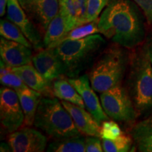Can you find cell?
Returning a JSON list of instances; mask_svg holds the SVG:
<instances>
[{"label":"cell","mask_w":152,"mask_h":152,"mask_svg":"<svg viewBox=\"0 0 152 152\" xmlns=\"http://www.w3.org/2000/svg\"><path fill=\"white\" fill-rule=\"evenodd\" d=\"M0 151L1 152L5 151H12L11 148L9 145V143H5V142H2L1 144V148H0Z\"/></svg>","instance_id":"33"},{"label":"cell","mask_w":152,"mask_h":152,"mask_svg":"<svg viewBox=\"0 0 152 152\" xmlns=\"http://www.w3.org/2000/svg\"><path fill=\"white\" fill-rule=\"evenodd\" d=\"M98 21L99 18L93 20L92 22L87 23L83 24L82 26H77V27L73 28L71 31L68 32L54 46H56V45H58V43L61 42L63 41L75 40V39H81V38H84L89 35L99 33V30L98 28Z\"/></svg>","instance_id":"22"},{"label":"cell","mask_w":152,"mask_h":152,"mask_svg":"<svg viewBox=\"0 0 152 152\" xmlns=\"http://www.w3.org/2000/svg\"><path fill=\"white\" fill-rule=\"evenodd\" d=\"M32 62L36 69L49 83L64 76L59 58L53 48H46L33 56Z\"/></svg>","instance_id":"12"},{"label":"cell","mask_w":152,"mask_h":152,"mask_svg":"<svg viewBox=\"0 0 152 152\" xmlns=\"http://www.w3.org/2000/svg\"><path fill=\"white\" fill-rule=\"evenodd\" d=\"M134 1L145 15L149 24H152V0H132Z\"/></svg>","instance_id":"30"},{"label":"cell","mask_w":152,"mask_h":152,"mask_svg":"<svg viewBox=\"0 0 152 152\" xmlns=\"http://www.w3.org/2000/svg\"><path fill=\"white\" fill-rule=\"evenodd\" d=\"M59 11L66 17L71 30L78 26L77 11L74 0H58Z\"/></svg>","instance_id":"25"},{"label":"cell","mask_w":152,"mask_h":152,"mask_svg":"<svg viewBox=\"0 0 152 152\" xmlns=\"http://www.w3.org/2000/svg\"><path fill=\"white\" fill-rule=\"evenodd\" d=\"M48 152H85V139L82 136L56 139L49 144Z\"/></svg>","instance_id":"20"},{"label":"cell","mask_w":152,"mask_h":152,"mask_svg":"<svg viewBox=\"0 0 152 152\" xmlns=\"http://www.w3.org/2000/svg\"><path fill=\"white\" fill-rule=\"evenodd\" d=\"M99 33L124 48L132 49L145 38L143 19L130 0H110L98 21Z\"/></svg>","instance_id":"1"},{"label":"cell","mask_w":152,"mask_h":152,"mask_svg":"<svg viewBox=\"0 0 152 152\" xmlns=\"http://www.w3.org/2000/svg\"><path fill=\"white\" fill-rule=\"evenodd\" d=\"M71 30L67 19L58 11L56 16L52 19L44 35L43 47H54L63 37Z\"/></svg>","instance_id":"17"},{"label":"cell","mask_w":152,"mask_h":152,"mask_svg":"<svg viewBox=\"0 0 152 152\" xmlns=\"http://www.w3.org/2000/svg\"><path fill=\"white\" fill-rule=\"evenodd\" d=\"M0 35L9 40L14 41L32 48L33 45L16 25L9 20L1 19L0 21Z\"/></svg>","instance_id":"21"},{"label":"cell","mask_w":152,"mask_h":152,"mask_svg":"<svg viewBox=\"0 0 152 152\" xmlns=\"http://www.w3.org/2000/svg\"><path fill=\"white\" fill-rule=\"evenodd\" d=\"M8 143L14 152H42L46 149L47 139L35 129L25 127L11 133Z\"/></svg>","instance_id":"9"},{"label":"cell","mask_w":152,"mask_h":152,"mask_svg":"<svg viewBox=\"0 0 152 152\" xmlns=\"http://www.w3.org/2000/svg\"><path fill=\"white\" fill-rule=\"evenodd\" d=\"M145 47H146V49H147L148 54H149V56L150 60H151V62L152 64V38L148 39L147 42L145 45Z\"/></svg>","instance_id":"32"},{"label":"cell","mask_w":152,"mask_h":152,"mask_svg":"<svg viewBox=\"0 0 152 152\" xmlns=\"http://www.w3.org/2000/svg\"><path fill=\"white\" fill-rule=\"evenodd\" d=\"M77 11L78 26L86 23L87 0H74Z\"/></svg>","instance_id":"29"},{"label":"cell","mask_w":152,"mask_h":152,"mask_svg":"<svg viewBox=\"0 0 152 152\" xmlns=\"http://www.w3.org/2000/svg\"><path fill=\"white\" fill-rule=\"evenodd\" d=\"M0 120L1 125L9 133L18 130L24 124L25 121L16 92L5 86L0 90Z\"/></svg>","instance_id":"7"},{"label":"cell","mask_w":152,"mask_h":152,"mask_svg":"<svg viewBox=\"0 0 152 152\" xmlns=\"http://www.w3.org/2000/svg\"><path fill=\"white\" fill-rule=\"evenodd\" d=\"M100 101L106 115L115 121L132 123L138 115L130 94L121 84L100 93Z\"/></svg>","instance_id":"6"},{"label":"cell","mask_w":152,"mask_h":152,"mask_svg":"<svg viewBox=\"0 0 152 152\" xmlns=\"http://www.w3.org/2000/svg\"><path fill=\"white\" fill-rule=\"evenodd\" d=\"M52 88L56 97L86 109L80 94L76 90L73 85L68 81V80L56 79L54 81Z\"/></svg>","instance_id":"19"},{"label":"cell","mask_w":152,"mask_h":152,"mask_svg":"<svg viewBox=\"0 0 152 152\" xmlns=\"http://www.w3.org/2000/svg\"><path fill=\"white\" fill-rule=\"evenodd\" d=\"M61 104L71 115L74 124L80 132L87 136L101 137V125L99 124L90 112L87 111L85 108L66 101L62 100Z\"/></svg>","instance_id":"14"},{"label":"cell","mask_w":152,"mask_h":152,"mask_svg":"<svg viewBox=\"0 0 152 152\" xmlns=\"http://www.w3.org/2000/svg\"><path fill=\"white\" fill-rule=\"evenodd\" d=\"M126 52L116 45L104 49L89 69L91 86L102 93L121 83L128 65Z\"/></svg>","instance_id":"3"},{"label":"cell","mask_w":152,"mask_h":152,"mask_svg":"<svg viewBox=\"0 0 152 152\" xmlns=\"http://www.w3.org/2000/svg\"><path fill=\"white\" fill-rule=\"evenodd\" d=\"M34 125L55 139L81 136L67 110L54 97H42Z\"/></svg>","instance_id":"4"},{"label":"cell","mask_w":152,"mask_h":152,"mask_svg":"<svg viewBox=\"0 0 152 152\" xmlns=\"http://www.w3.org/2000/svg\"><path fill=\"white\" fill-rule=\"evenodd\" d=\"M7 18L20 28L34 47L43 46L39 29L26 14L18 0H8Z\"/></svg>","instance_id":"11"},{"label":"cell","mask_w":152,"mask_h":152,"mask_svg":"<svg viewBox=\"0 0 152 152\" xmlns=\"http://www.w3.org/2000/svg\"><path fill=\"white\" fill-rule=\"evenodd\" d=\"M21 7L37 28L45 33L59 11L58 0H18Z\"/></svg>","instance_id":"8"},{"label":"cell","mask_w":152,"mask_h":152,"mask_svg":"<svg viewBox=\"0 0 152 152\" xmlns=\"http://www.w3.org/2000/svg\"><path fill=\"white\" fill-rule=\"evenodd\" d=\"M1 84L4 86L17 90L28 87L25 84L23 80L19 76L11 71L9 66L1 59V75H0Z\"/></svg>","instance_id":"24"},{"label":"cell","mask_w":152,"mask_h":152,"mask_svg":"<svg viewBox=\"0 0 152 152\" xmlns=\"http://www.w3.org/2000/svg\"><path fill=\"white\" fill-rule=\"evenodd\" d=\"M131 134L139 151L152 152L151 118L137 123L133 127Z\"/></svg>","instance_id":"18"},{"label":"cell","mask_w":152,"mask_h":152,"mask_svg":"<svg viewBox=\"0 0 152 152\" xmlns=\"http://www.w3.org/2000/svg\"><path fill=\"white\" fill-rule=\"evenodd\" d=\"M15 91L18 94L24 113V125L32 126L34 125L35 114L42 94L28 87Z\"/></svg>","instance_id":"16"},{"label":"cell","mask_w":152,"mask_h":152,"mask_svg":"<svg viewBox=\"0 0 152 152\" xmlns=\"http://www.w3.org/2000/svg\"><path fill=\"white\" fill-rule=\"evenodd\" d=\"M102 144L105 152H127L130 151L132 141L130 137L123 133L114 140L102 139Z\"/></svg>","instance_id":"23"},{"label":"cell","mask_w":152,"mask_h":152,"mask_svg":"<svg viewBox=\"0 0 152 152\" xmlns=\"http://www.w3.org/2000/svg\"><path fill=\"white\" fill-rule=\"evenodd\" d=\"M11 68V71L17 74L28 87L45 96L53 97L54 94L51 83L41 75L33 65L29 64Z\"/></svg>","instance_id":"15"},{"label":"cell","mask_w":152,"mask_h":152,"mask_svg":"<svg viewBox=\"0 0 152 152\" xmlns=\"http://www.w3.org/2000/svg\"><path fill=\"white\" fill-rule=\"evenodd\" d=\"M8 0H0V16H4L6 14V9H7Z\"/></svg>","instance_id":"31"},{"label":"cell","mask_w":152,"mask_h":152,"mask_svg":"<svg viewBox=\"0 0 152 152\" xmlns=\"http://www.w3.org/2000/svg\"><path fill=\"white\" fill-rule=\"evenodd\" d=\"M110 0H87L86 23L98 19Z\"/></svg>","instance_id":"26"},{"label":"cell","mask_w":152,"mask_h":152,"mask_svg":"<svg viewBox=\"0 0 152 152\" xmlns=\"http://www.w3.org/2000/svg\"><path fill=\"white\" fill-rule=\"evenodd\" d=\"M123 134L119 125L113 121H104L101 125L100 137L102 139L114 140Z\"/></svg>","instance_id":"27"},{"label":"cell","mask_w":152,"mask_h":152,"mask_svg":"<svg viewBox=\"0 0 152 152\" xmlns=\"http://www.w3.org/2000/svg\"><path fill=\"white\" fill-rule=\"evenodd\" d=\"M0 56L1 59L9 67L29 64L33 58L31 48L3 37L0 39Z\"/></svg>","instance_id":"13"},{"label":"cell","mask_w":152,"mask_h":152,"mask_svg":"<svg viewBox=\"0 0 152 152\" xmlns=\"http://www.w3.org/2000/svg\"><path fill=\"white\" fill-rule=\"evenodd\" d=\"M68 80L80 94L86 109L92 114L99 124L101 125L104 121L109 120V117L104 111L100 99L91 86L88 75L83 74L77 77Z\"/></svg>","instance_id":"10"},{"label":"cell","mask_w":152,"mask_h":152,"mask_svg":"<svg viewBox=\"0 0 152 152\" xmlns=\"http://www.w3.org/2000/svg\"><path fill=\"white\" fill-rule=\"evenodd\" d=\"M106 45V39L96 33L75 40L63 41L50 48L59 58L64 76L74 78L90 69Z\"/></svg>","instance_id":"2"},{"label":"cell","mask_w":152,"mask_h":152,"mask_svg":"<svg viewBox=\"0 0 152 152\" xmlns=\"http://www.w3.org/2000/svg\"><path fill=\"white\" fill-rule=\"evenodd\" d=\"M128 92L138 115L151 113L152 64L145 46L132 60Z\"/></svg>","instance_id":"5"},{"label":"cell","mask_w":152,"mask_h":152,"mask_svg":"<svg viewBox=\"0 0 152 152\" xmlns=\"http://www.w3.org/2000/svg\"><path fill=\"white\" fill-rule=\"evenodd\" d=\"M85 149L86 152H102V141L99 137L88 136L85 138Z\"/></svg>","instance_id":"28"}]
</instances>
